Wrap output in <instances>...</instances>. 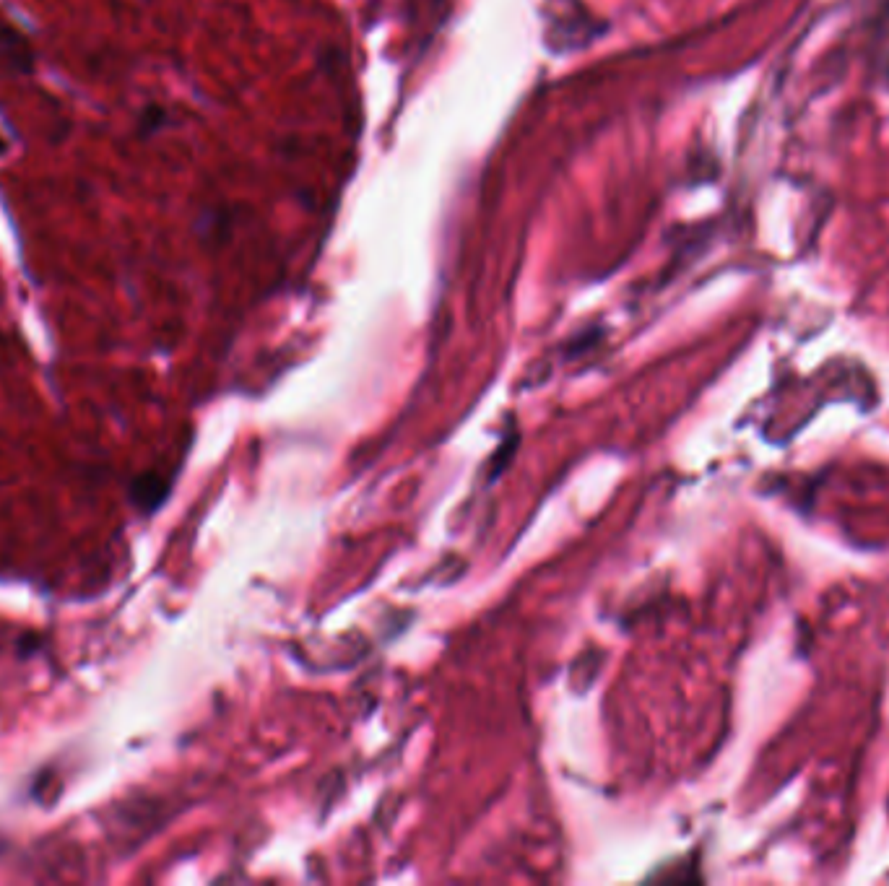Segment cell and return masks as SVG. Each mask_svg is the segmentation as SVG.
<instances>
[{"instance_id": "6da1fadb", "label": "cell", "mask_w": 889, "mask_h": 886, "mask_svg": "<svg viewBox=\"0 0 889 886\" xmlns=\"http://www.w3.org/2000/svg\"><path fill=\"white\" fill-rule=\"evenodd\" d=\"M0 60L16 71H29V65H32V52L21 39V34L8 29L6 24H0Z\"/></svg>"}, {"instance_id": "7a4b0ae2", "label": "cell", "mask_w": 889, "mask_h": 886, "mask_svg": "<svg viewBox=\"0 0 889 886\" xmlns=\"http://www.w3.org/2000/svg\"><path fill=\"white\" fill-rule=\"evenodd\" d=\"M0 146H3V143H0Z\"/></svg>"}]
</instances>
